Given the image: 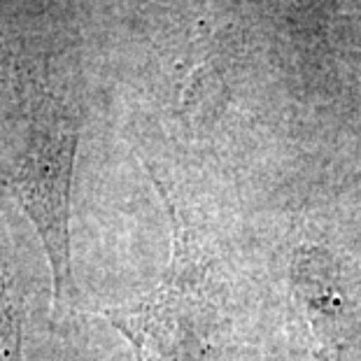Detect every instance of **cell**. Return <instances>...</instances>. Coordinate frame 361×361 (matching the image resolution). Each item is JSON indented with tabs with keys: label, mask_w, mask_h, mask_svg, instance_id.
Instances as JSON below:
<instances>
[{
	"label": "cell",
	"mask_w": 361,
	"mask_h": 361,
	"mask_svg": "<svg viewBox=\"0 0 361 361\" xmlns=\"http://www.w3.org/2000/svg\"><path fill=\"white\" fill-rule=\"evenodd\" d=\"M14 212L17 203L0 191V361H28L30 289Z\"/></svg>",
	"instance_id": "3"
},
{
	"label": "cell",
	"mask_w": 361,
	"mask_h": 361,
	"mask_svg": "<svg viewBox=\"0 0 361 361\" xmlns=\"http://www.w3.org/2000/svg\"><path fill=\"white\" fill-rule=\"evenodd\" d=\"M159 189L171 221V259L159 287L101 314L137 361H224V314L210 247L173 196Z\"/></svg>",
	"instance_id": "1"
},
{
	"label": "cell",
	"mask_w": 361,
	"mask_h": 361,
	"mask_svg": "<svg viewBox=\"0 0 361 361\" xmlns=\"http://www.w3.org/2000/svg\"><path fill=\"white\" fill-rule=\"evenodd\" d=\"M291 284L308 322L312 355L317 361H345L361 331V314L338 261L322 247H298L291 261Z\"/></svg>",
	"instance_id": "2"
}]
</instances>
